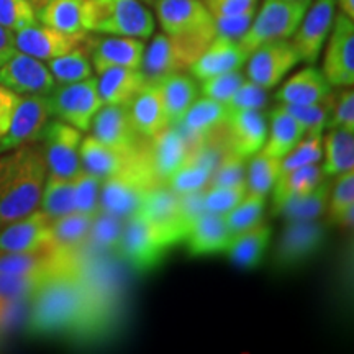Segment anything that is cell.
Masks as SVG:
<instances>
[{
    "instance_id": "obj_6",
    "label": "cell",
    "mask_w": 354,
    "mask_h": 354,
    "mask_svg": "<svg viewBox=\"0 0 354 354\" xmlns=\"http://www.w3.org/2000/svg\"><path fill=\"white\" fill-rule=\"evenodd\" d=\"M214 38H174L159 33L146 46L140 71L146 82H158L174 73H185Z\"/></svg>"
},
{
    "instance_id": "obj_7",
    "label": "cell",
    "mask_w": 354,
    "mask_h": 354,
    "mask_svg": "<svg viewBox=\"0 0 354 354\" xmlns=\"http://www.w3.org/2000/svg\"><path fill=\"white\" fill-rule=\"evenodd\" d=\"M310 3L312 0H264L240 44L251 53L261 43L292 38Z\"/></svg>"
},
{
    "instance_id": "obj_55",
    "label": "cell",
    "mask_w": 354,
    "mask_h": 354,
    "mask_svg": "<svg viewBox=\"0 0 354 354\" xmlns=\"http://www.w3.org/2000/svg\"><path fill=\"white\" fill-rule=\"evenodd\" d=\"M256 15V6L248 8V10L236 13V15L230 17H216L215 20V37L233 39V41H240L245 37L253 19Z\"/></svg>"
},
{
    "instance_id": "obj_59",
    "label": "cell",
    "mask_w": 354,
    "mask_h": 354,
    "mask_svg": "<svg viewBox=\"0 0 354 354\" xmlns=\"http://www.w3.org/2000/svg\"><path fill=\"white\" fill-rule=\"evenodd\" d=\"M336 3L342 8V13L354 20V0H336Z\"/></svg>"
},
{
    "instance_id": "obj_54",
    "label": "cell",
    "mask_w": 354,
    "mask_h": 354,
    "mask_svg": "<svg viewBox=\"0 0 354 354\" xmlns=\"http://www.w3.org/2000/svg\"><path fill=\"white\" fill-rule=\"evenodd\" d=\"M326 128H343L354 131V92L353 86L344 87V91L333 100L330 97V117Z\"/></svg>"
},
{
    "instance_id": "obj_33",
    "label": "cell",
    "mask_w": 354,
    "mask_h": 354,
    "mask_svg": "<svg viewBox=\"0 0 354 354\" xmlns=\"http://www.w3.org/2000/svg\"><path fill=\"white\" fill-rule=\"evenodd\" d=\"M161 88L162 100H165L166 115L169 127H176L183 122L184 115L198 99L201 88L197 79L184 73H174L158 81Z\"/></svg>"
},
{
    "instance_id": "obj_50",
    "label": "cell",
    "mask_w": 354,
    "mask_h": 354,
    "mask_svg": "<svg viewBox=\"0 0 354 354\" xmlns=\"http://www.w3.org/2000/svg\"><path fill=\"white\" fill-rule=\"evenodd\" d=\"M37 21V10L30 0H0V25L13 33Z\"/></svg>"
},
{
    "instance_id": "obj_13",
    "label": "cell",
    "mask_w": 354,
    "mask_h": 354,
    "mask_svg": "<svg viewBox=\"0 0 354 354\" xmlns=\"http://www.w3.org/2000/svg\"><path fill=\"white\" fill-rule=\"evenodd\" d=\"M322 73L331 87H351L354 84V21L344 13L335 15Z\"/></svg>"
},
{
    "instance_id": "obj_8",
    "label": "cell",
    "mask_w": 354,
    "mask_h": 354,
    "mask_svg": "<svg viewBox=\"0 0 354 354\" xmlns=\"http://www.w3.org/2000/svg\"><path fill=\"white\" fill-rule=\"evenodd\" d=\"M51 117L59 118L81 131L91 130L92 120L104 107L97 88V79L87 77L84 81L59 84L46 94Z\"/></svg>"
},
{
    "instance_id": "obj_23",
    "label": "cell",
    "mask_w": 354,
    "mask_h": 354,
    "mask_svg": "<svg viewBox=\"0 0 354 354\" xmlns=\"http://www.w3.org/2000/svg\"><path fill=\"white\" fill-rule=\"evenodd\" d=\"M91 63L97 74L112 68L140 69L146 50L145 39L133 37H110L91 39Z\"/></svg>"
},
{
    "instance_id": "obj_28",
    "label": "cell",
    "mask_w": 354,
    "mask_h": 354,
    "mask_svg": "<svg viewBox=\"0 0 354 354\" xmlns=\"http://www.w3.org/2000/svg\"><path fill=\"white\" fill-rule=\"evenodd\" d=\"M37 20L66 35L87 38L88 0H43Z\"/></svg>"
},
{
    "instance_id": "obj_17",
    "label": "cell",
    "mask_w": 354,
    "mask_h": 354,
    "mask_svg": "<svg viewBox=\"0 0 354 354\" xmlns=\"http://www.w3.org/2000/svg\"><path fill=\"white\" fill-rule=\"evenodd\" d=\"M50 118L51 112L46 95L26 94L20 97L10 127L0 138V153L41 138Z\"/></svg>"
},
{
    "instance_id": "obj_11",
    "label": "cell",
    "mask_w": 354,
    "mask_h": 354,
    "mask_svg": "<svg viewBox=\"0 0 354 354\" xmlns=\"http://www.w3.org/2000/svg\"><path fill=\"white\" fill-rule=\"evenodd\" d=\"M246 63L248 79L271 91L300 63V57L289 39H271L256 46Z\"/></svg>"
},
{
    "instance_id": "obj_25",
    "label": "cell",
    "mask_w": 354,
    "mask_h": 354,
    "mask_svg": "<svg viewBox=\"0 0 354 354\" xmlns=\"http://www.w3.org/2000/svg\"><path fill=\"white\" fill-rule=\"evenodd\" d=\"M248 56L250 53L241 46L240 41L215 37L189 71L192 73V77L203 81L218 74L241 69L246 64Z\"/></svg>"
},
{
    "instance_id": "obj_40",
    "label": "cell",
    "mask_w": 354,
    "mask_h": 354,
    "mask_svg": "<svg viewBox=\"0 0 354 354\" xmlns=\"http://www.w3.org/2000/svg\"><path fill=\"white\" fill-rule=\"evenodd\" d=\"M38 207L53 220L74 212L73 179L48 174Z\"/></svg>"
},
{
    "instance_id": "obj_41",
    "label": "cell",
    "mask_w": 354,
    "mask_h": 354,
    "mask_svg": "<svg viewBox=\"0 0 354 354\" xmlns=\"http://www.w3.org/2000/svg\"><path fill=\"white\" fill-rule=\"evenodd\" d=\"M281 176V159L258 151L246 167L248 194L268 197Z\"/></svg>"
},
{
    "instance_id": "obj_1",
    "label": "cell",
    "mask_w": 354,
    "mask_h": 354,
    "mask_svg": "<svg viewBox=\"0 0 354 354\" xmlns=\"http://www.w3.org/2000/svg\"><path fill=\"white\" fill-rule=\"evenodd\" d=\"M117 322L118 304L112 289L77 258L38 287L24 325L33 336L91 343L112 333Z\"/></svg>"
},
{
    "instance_id": "obj_56",
    "label": "cell",
    "mask_w": 354,
    "mask_h": 354,
    "mask_svg": "<svg viewBox=\"0 0 354 354\" xmlns=\"http://www.w3.org/2000/svg\"><path fill=\"white\" fill-rule=\"evenodd\" d=\"M20 102V95L10 91V88L3 87L0 84V138L6 135L8 127H10L13 113H15L17 105Z\"/></svg>"
},
{
    "instance_id": "obj_5",
    "label": "cell",
    "mask_w": 354,
    "mask_h": 354,
    "mask_svg": "<svg viewBox=\"0 0 354 354\" xmlns=\"http://www.w3.org/2000/svg\"><path fill=\"white\" fill-rule=\"evenodd\" d=\"M154 185L162 184H158L154 179L143 148V153L135 165L102 180L100 210L127 220L128 216L138 212L146 192Z\"/></svg>"
},
{
    "instance_id": "obj_38",
    "label": "cell",
    "mask_w": 354,
    "mask_h": 354,
    "mask_svg": "<svg viewBox=\"0 0 354 354\" xmlns=\"http://www.w3.org/2000/svg\"><path fill=\"white\" fill-rule=\"evenodd\" d=\"M331 183L323 179L312 192L284 203L274 215H281L286 221H312L318 220L328 209Z\"/></svg>"
},
{
    "instance_id": "obj_31",
    "label": "cell",
    "mask_w": 354,
    "mask_h": 354,
    "mask_svg": "<svg viewBox=\"0 0 354 354\" xmlns=\"http://www.w3.org/2000/svg\"><path fill=\"white\" fill-rule=\"evenodd\" d=\"M271 238L272 228L264 221H259L254 227L233 234L225 254L236 268L251 271L263 264L269 246H271Z\"/></svg>"
},
{
    "instance_id": "obj_10",
    "label": "cell",
    "mask_w": 354,
    "mask_h": 354,
    "mask_svg": "<svg viewBox=\"0 0 354 354\" xmlns=\"http://www.w3.org/2000/svg\"><path fill=\"white\" fill-rule=\"evenodd\" d=\"M325 236L326 230L318 220L286 221L272 254L274 268L282 272L302 268L320 253Z\"/></svg>"
},
{
    "instance_id": "obj_51",
    "label": "cell",
    "mask_w": 354,
    "mask_h": 354,
    "mask_svg": "<svg viewBox=\"0 0 354 354\" xmlns=\"http://www.w3.org/2000/svg\"><path fill=\"white\" fill-rule=\"evenodd\" d=\"M243 183H246V159L240 158L238 154H234L228 149L220 158L218 165L215 166L207 187H215V185H236Z\"/></svg>"
},
{
    "instance_id": "obj_9",
    "label": "cell",
    "mask_w": 354,
    "mask_h": 354,
    "mask_svg": "<svg viewBox=\"0 0 354 354\" xmlns=\"http://www.w3.org/2000/svg\"><path fill=\"white\" fill-rule=\"evenodd\" d=\"M162 33L174 38H215V20L205 0H154Z\"/></svg>"
},
{
    "instance_id": "obj_29",
    "label": "cell",
    "mask_w": 354,
    "mask_h": 354,
    "mask_svg": "<svg viewBox=\"0 0 354 354\" xmlns=\"http://www.w3.org/2000/svg\"><path fill=\"white\" fill-rule=\"evenodd\" d=\"M131 120L143 138H153L169 127L165 100L158 82H146L128 105Z\"/></svg>"
},
{
    "instance_id": "obj_22",
    "label": "cell",
    "mask_w": 354,
    "mask_h": 354,
    "mask_svg": "<svg viewBox=\"0 0 354 354\" xmlns=\"http://www.w3.org/2000/svg\"><path fill=\"white\" fill-rule=\"evenodd\" d=\"M86 39L87 38L66 35L39 21L15 32L17 51L37 57L39 61H50L57 56H63L74 48L81 46V43Z\"/></svg>"
},
{
    "instance_id": "obj_16",
    "label": "cell",
    "mask_w": 354,
    "mask_h": 354,
    "mask_svg": "<svg viewBox=\"0 0 354 354\" xmlns=\"http://www.w3.org/2000/svg\"><path fill=\"white\" fill-rule=\"evenodd\" d=\"M53 218L41 209L21 216L0 228V251L3 253H39L55 250L51 233Z\"/></svg>"
},
{
    "instance_id": "obj_27",
    "label": "cell",
    "mask_w": 354,
    "mask_h": 354,
    "mask_svg": "<svg viewBox=\"0 0 354 354\" xmlns=\"http://www.w3.org/2000/svg\"><path fill=\"white\" fill-rule=\"evenodd\" d=\"M143 148H140L135 153L117 151V149L102 143L95 136L88 135L82 136L81 146H79V156H81V165L84 169H87L104 180L135 165L141 153H143Z\"/></svg>"
},
{
    "instance_id": "obj_60",
    "label": "cell",
    "mask_w": 354,
    "mask_h": 354,
    "mask_svg": "<svg viewBox=\"0 0 354 354\" xmlns=\"http://www.w3.org/2000/svg\"><path fill=\"white\" fill-rule=\"evenodd\" d=\"M145 2H149V0H145Z\"/></svg>"
},
{
    "instance_id": "obj_58",
    "label": "cell",
    "mask_w": 354,
    "mask_h": 354,
    "mask_svg": "<svg viewBox=\"0 0 354 354\" xmlns=\"http://www.w3.org/2000/svg\"><path fill=\"white\" fill-rule=\"evenodd\" d=\"M15 53V33H13L12 30L6 28V26L0 25V66L7 63Z\"/></svg>"
},
{
    "instance_id": "obj_48",
    "label": "cell",
    "mask_w": 354,
    "mask_h": 354,
    "mask_svg": "<svg viewBox=\"0 0 354 354\" xmlns=\"http://www.w3.org/2000/svg\"><path fill=\"white\" fill-rule=\"evenodd\" d=\"M248 194L246 183L236 185H215L203 189V207L207 212L225 215L243 201Z\"/></svg>"
},
{
    "instance_id": "obj_37",
    "label": "cell",
    "mask_w": 354,
    "mask_h": 354,
    "mask_svg": "<svg viewBox=\"0 0 354 354\" xmlns=\"http://www.w3.org/2000/svg\"><path fill=\"white\" fill-rule=\"evenodd\" d=\"M92 220H94V216H88L76 210L53 220V248L56 251H64V253H77L79 248L84 243H87Z\"/></svg>"
},
{
    "instance_id": "obj_39",
    "label": "cell",
    "mask_w": 354,
    "mask_h": 354,
    "mask_svg": "<svg viewBox=\"0 0 354 354\" xmlns=\"http://www.w3.org/2000/svg\"><path fill=\"white\" fill-rule=\"evenodd\" d=\"M328 202V216L336 227L351 230L354 221V169L335 176Z\"/></svg>"
},
{
    "instance_id": "obj_26",
    "label": "cell",
    "mask_w": 354,
    "mask_h": 354,
    "mask_svg": "<svg viewBox=\"0 0 354 354\" xmlns=\"http://www.w3.org/2000/svg\"><path fill=\"white\" fill-rule=\"evenodd\" d=\"M232 238L225 215L205 212L190 228L183 245L187 246L189 254L194 258H205L227 253Z\"/></svg>"
},
{
    "instance_id": "obj_35",
    "label": "cell",
    "mask_w": 354,
    "mask_h": 354,
    "mask_svg": "<svg viewBox=\"0 0 354 354\" xmlns=\"http://www.w3.org/2000/svg\"><path fill=\"white\" fill-rule=\"evenodd\" d=\"M325 177L326 176L322 169L320 162H318V165L299 167V169H294L279 176L277 183L274 184V187L271 190L272 214H276L284 203L312 192Z\"/></svg>"
},
{
    "instance_id": "obj_2",
    "label": "cell",
    "mask_w": 354,
    "mask_h": 354,
    "mask_svg": "<svg viewBox=\"0 0 354 354\" xmlns=\"http://www.w3.org/2000/svg\"><path fill=\"white\" fill-rule=\"evenodd\" d=\"M48 166L43 149L26 143L0 156V228L38 209Z\"/></svg>"
},
{
    "instance_id": "obj_32",
    "label": "cell",
    "mask_w": 354,
    "mask_h": 354,
    "mask_svg": "<svg viewBox=\"0 0 354 354\" xmlns=\"http://www.w3.org/2000/svg\"><path fill=\"white\" fill-rule=\"evenodd\" d=\"M146 79L140 69L112 68L97 77V88L104 105H128L145 87Z\"/></svg>"
},
{
    "instance_id": "obj_52",
    "label": "cell",
    "mask_w": 354,
    "mask_h": 354,
    "mask_svg": "<svg viewBox=\"0 0 354 354\" xmlns=\"http://www.w3.org/2000/svg\"><path fill=\"white\" fill-rule=\"evenodd\" d=\"M32 297H8L0 295V339L10 335L26 320Z\"/></svg>"
},
{
    "instance_id": "obj_36",
    "label": "cell",
    "mask_w": 354,
    "mask_h": 354,
    "mask_svg": "<svg viewBox=\"0 0 354 354\" xmlns=\"http://www.w3.org/2000/svg\"><path fill=\"white\" fill-rule=\"evenodd\" d=\"M323 166L326 177H335L354 169V131L330 128L323 138Z\"/></svg>"
},
{
    "instance_id": "obj_44",
    "label": "cell",
    "mask_w": 354,
    "mask_h": 354,
    "mask_svg": "<svg viewBox=\"0 0 354 354\" xmlns=\"http://www.w3.org/2000/svg\"><path fill=\"white\" fill-rule=\"evenodd\" d=\"M266 209V197L254 196V194H246L243 201L238 203L234 209L225 214V221L230 233L236 234L245 232V230L254 227L259 221H263Z\"/></svg>"
},
{
    "instance_id": "obj_46",
    "label": "cell",
    "mask_w": 354,
    "mask_h": 354,
    "mask_svg": "<svg viewBox=\"0 0 354 354\" xmlns=\"http://www.w3.org/2000/svg\"><path fill=\"white\" fill-rule=\"evenodd\" d=\"M123 227H125V218L99 210L94 220H92L87 243H92V245L99 246L102 250L115 251L118 241H120Z\"/></svg>"
},
{
    "instance_id": "obj_3",
    "label": "cell",
    "mask_w": 354,
    "mask_h": 354,
    "mask_svg": "<svg viewBox=\"0 0 354 354\" xmlns=\"http://www.w3.org/2000/svg\"><path fill=\"white\" fill-rule=\"evenodd\" d=\"M88 32L148 39L154 17L140 0H88Z\"/></svg>"
},
{
    "instance_id": "obj_47",
    "label": "cell",
    "mask_w": 354,
    "mask_h": 354,
    "mask_svg": "<svg viewBox=\"0 0 354 354\" xmlns=\"http://www.w3.org/2000/svg\"><path fill=\"white\" fill-rule=\"evenodd\" d=\"M331 97V95H330ZM330 97L320 104H305V105H292L281 104L292 117L297 118L302 123L305 135H317L323 133L326 128L330 117Z\"/></svg>"
},
{
    "instance_id": "obj_20",
    "label": "cell",
    "mask_w": 354,
    "mask_h": 354,
    "mask_svg": "<svg viewBox=\"0 0 354 354\" xmlns=\"http://www.w3.org/2000/svg\"><path fill=\"white\" fill-rule=\"evenodd\" d=\"M0 84L19 95L50 94L56 81L48 66L37 57L17 51L0 66Z\"/></svg>"
},
{
    "instance_id": "obj_45",
    "label": "cell",
    "mask_w": 354,
    "mask_h": 354,
    "mask_svg": "<svg viewBox=\"0 0 354 354\" xmlns=\"http://www.w3.org/2000/svg\"><path fill=\"white\" fill-rule=\"evenodd\" d=\"M323 158V133L305 135L292 151L281 159V176L304 166L318 165Z\"/></svg>"
},
{
    "instance_id": "obj_24",
    "label": "cell",
    "mask_w": 354,
    "mask_h": 354,
    "mask_svg": "<svg viewBox=\"0 0 354 354\" xmlns=\"http://www.w3.org/2000/svg\"><path fill=\"white\" fill-rule=\"evenodd\" d=\"M227 117V105L212 100L209 97H203V99H197L194 102L192 107L184 115L183 122L176 127L179 128V131L183 133L194 151L198 146L205 143L218 128L225 125Z\"/></svg>"
},
{
    "instance_id": "obj_15",
    "label": "cell",
    "mask_w": 354,
    "mask_h": 354,
    "mask_svg": "<svg viewBox=\"0 0 354 354\" xmlns=\"http://www.w3.org/2000/svg\"><path fill=\"white\" fill-rule=\"evenodd\" d=\"M336 0H315L292 35V44L305 64H315L330 37L335 21Z\"/></svg>"
},
{
    "instance_id": "obj_49",
    "label": "cell",
    "mask_w": 354,
    "mask_h": 354,
    "mask_svg": "<svg viewBox=\"0 0 354 354\" xmlns=\"http://www.w3.org/2000/svg\"><path fill=\"white\" fill-rule=\"evenodd\" d=\"M245 74L241 73V69H238L232 71V73H223L218 74V76L203 79L198 84V88H201L203 97L227 104L234 92L240 88L241 84L245 82Z\"/></svg>"
},
{
    "instance_id": "obj_43",
    "label": "cell",
    "mask_w": 354,
    "mask_h": 354,
    "mask_svg": "<svg viewBox=\"0 0 354 354\" xmlns=\"http://www.w3.org/2000/svg\"><path fill=\"white\" fill-rule=\"evenodd\" d=\"M100 177L81 167V171L73 177L74 210L88 216H95L100 210Z\"/></svg>"
},
{
    "instance_id": "obj_21",
    "label": "cell",
    "mask_w": 354,
    "mask_h": 354,
    "mask_svg": "<svg viewBox=\"0 0 354 354\" xmlns=\"http://www.w3.org/2000/svg\"><path fill=\"white\" fill-rule=\"evenodd\" d=\"M223 133L230 151L243 159H250L263 149L268 138V118L264 110L228 112Z\"/></svg>"
},
{
    "instance_id": "obj_12",
    "label": "cell",
    "mask_w": 354,
    "mask_h": 354,
    "mask_svg": "<svg viewBox=\"0 0 354 354\" xmlns=\"http://www.w3.org/2000/svg\"><path fill=\"white\" fill-rule=\"evenodd\" d=\"M81 133V130L59 118L48 122L41 135L48 174L73 179L81 171L82 165L79 156V146L82 141Z\"/></svg>"
},
{
    "instance_id": "obj_42",
    "label": "cell",
    "mask_w": 354,
    "mask_h": 354,
    "mask_svg": "<svg viewBox=\"0 0 354 354\" xmlns=\"http://www.w3.org/2000/svg\"><path fill=\"white\" fill-rule=\"evenodd\" d=\"M48 69H50L51 76L55 77L56 84L84 81V79L92 77V73H94L91 57L81 46L48 61Z\"/></svg>"
},
{
    "instance_id": "obj_19",
    "label": "cell",
    "mask_w": 354,
    "mask_h": 354,
    "mask_svg": "<svg viewBox=\"0 0 354 354\" xmlns=\"http://www.w3.org/2000/svg\"><path fill=\"white\" fill-rule=\"evenodd\" d=\"M192 148L177 127H167L159 135L146 140L145 154L158 184H167L187 161Z\"/></svg>"
},
{
    "instance_id": "obj_30",
    "label": "cell",
    "mask_w": 354,
    "mask_h": 354,
    "mask_svg": "<svg viewBox=\"0 0 354 354\" xmlns=\"http://www.w3.org/2000/svg\"><path fill=\"white\" fill-rule=\"evenodd\" d=\"M331 88L333 87L323 76L322 71L313 64H308L282 84L274 97L279 104H320L331 95Z\"/></svg>"
},
{
    "instance_id": "obj_18",
    "label": "cell",
    "mask_w": 354,
    "mask_h": 354,
    "mask_svg": "<svg viewBox=\"0 0 354 354\" xmlns=\"http://www.w3.org/2000/svg\"><path fill=\"white\" fill-rule=\"evenodd\" d=\"M91 130L92 136L117 151L135 153L146 143L125 105H104L92 120Z\"/></svg>"
},
{
    "instance_id": "obj_14",
    "label": "cell",
    "mask_w": 354,
    "mask_h": 354,
    "mask_svg": "<svg viewBox=\"0 0 354 354\" xmlns=\"http://www.w3.org/2000/svg\"><path fill=\"white\" fill-rule=\"evenodd\" d=\"M138 212L165 234L172 246L183 245L187 238L189 228L180 209V196L167 184L149 189Z\"/></svg>"
},
{
    "instance_id": "obj_4",
    "label": "cell",
    "mask_w": 354,
    "mask_h": 354,
    "mask_svg": "<svg viewBox=\"0 0 354 354\" xmlns=\"http://www.w3.org/2000/svg\"><path fill=\"white\" fill-rule=\"evenodd\" d=\"M174 248L169 240L140 212L125 220L117 253L136 272H151Z\"/></svg>"
},
{
    "instance_id": "obj_34",
    "label": "cell",
    "mask_w": 354,
    "mask_h": 354,
    "mask_svg": "<svg viewBox=\"0 0 354 354\" xmlns=\"http://www.w3.org/2000/svg\"><path fill=\"white\" fill-rule=\"evenodd\" d=\"M269 122H271V125L268 130V138H266L261 151L268 156L282 159L304 138L305 130L302 123L292 117L281 104L271 110Z\"/></svg>"
},
{
    "instance_id": "obj_53",
    "label": "cell",
    "mask_w": 354,
    "mask_h": 354,
    "mask_svg": "<svg viewBox=\"0 0 354 354\" xmlns=\"http://www.w3.org/2000/svg\"><path fill=\"white\" fill-rule=\"evenodd\" d=\"M228 112H236V110H264L268 105V91L258 84L245 79L240 88L234 92L232 99L227 104Z\"/></svg>"
},
{
    "instance_id": "obj_57",
    "label": "cell",
    "mask_w": 354,
    "mask_h": 354,
    "mask_svg": "<svg viewBox=\"0 0 354 354\" xmlns=\"http://www.w3.org/2000/svg\"><path fill=\"white\" fill-rule=\"evenodd\" d=\"M258 0H205L207 7L214 19L216 17H230L236 15L248 10V8L254 7Z\"/></svg>"
}]
</instances>
